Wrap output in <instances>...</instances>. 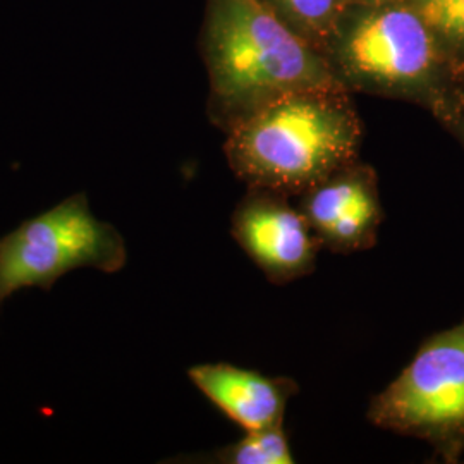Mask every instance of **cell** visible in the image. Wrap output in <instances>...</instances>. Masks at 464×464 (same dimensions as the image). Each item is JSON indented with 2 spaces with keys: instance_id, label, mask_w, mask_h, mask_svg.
<instances>
[{
  "instance_id": "6da1fadb",
  "label": "cell",
  "mask_w": 464,
  "mask_h": 464,
  "mask_svg": "<svg viewBox=\"0 0 464 464\" xmlns=\"http://www.w3.org/2000/svg\"><path fill=\"white\" fill-rule=\"evenodd\" d=\"M199 53L207 116L222 133L284 95L343 86L324 55L260 0H205Z\"/></svg>"
},
{
  "instance_id": "7a4b0ae2",
  "label": "cell",
  "mask_w": 464,
  "mask_h": 464,
  "mask_svg": "<svg viewBox=\"0 0 464 464\" xmlns=\"http://www.w3.org/2000/svg\"><path fill=\"white\" fill-rule=\"evenodd\" d=\"M344 86L301 90L234 124L224 153L246 184L299 197L360 159L363 122Z\"/></svg>"
},
{
  "instance_id": "3957f363",
  "label": "cell",
  "mask_w": 464,
  "mask_h": 464,
  "mask_svg": "<svg viewBox=\"0 0 464 464\" xmlns=\"http://www.w3.org/2000/svg\"><path fill=\"white\" fill-rule=\"evenodd\" d=\"M322 55L351 93L415 103L442 126L463 103L430 30L406 0H354Z\"/></svg>"
},
{
  "instance_id": "277c9868",
  "label": "cell",
  "mask_w": 464,
  "mask_h": 464,
  "mask_svg": "<svg viewBox=\"0 0 464 464\" xmlns=\"http://www.w3.org/2000/svg\"><path fill=\"white\" fill-rule=\"evenodd\" d=\"M126 262L122 234L95 217L86 193H74L0 236V306L21 289L49 293L72 270L116 274Z\"/></svg>"
},
{
  "instance_id": "5b68a950",
  "label": "cell",
  "mask_w": 464,
  "mask_h": 464,
  "mask_svg": "<svg viewBox=\"0 0 464 464\" xmlns=\"http://www.w3.org/2000/svg\"><path fill=\"white\" fill-rule=\"evenodd\" d=\"M366 418L382 430L427 442L444 463L464 454V318L437 332L370 401Z\"/></svg>"
},
{
  "instance_id": "8992f818",
  "label": "cell",
  "mask_w": 464,
  "mask_h": 464,
  "mask_svg": "<svg viewBox=\"0 0 464 464\" xmlns=\"http://www.w3.org/2000/svg\"><path fill=\"white\" fill-rule=\"evenodd\" d=\"M231 234L266 279L279 285L310 276L322 249L298 205L260 188H248L236 205Z\"/></svg>"
},
{
  "instance_id": "52a82bcc",
  "label": "cell",
  "mask_w": 464,
  "mask_h": 464,
  "mask_svg": "<svg viewBox=\"0 0 464 464\" xmlns=\"http://www.w3.org/2000/svg\"><path fill=\"white\" fill-rule=\"evenodd\" d=\"M296 198L322 249L349 255L375 246L383 210L377 170L370 164L358 159Z\"/></svg>"
},
{
  "instance_id": "ba28073f",
  "label": "cell",
  "mask_w": 464,
  "mask_h": 464,
  "mask_svg": "<svg viewBox=\"0 0 464 464\" xmlns=\"http://www.w3.org/2000/svg\"><path fill=\"white\" fill-rule=\"evenodd\" d=\"M188 377L218 411L245 431L284 425L285 408L299 391L289 377H268L229 363L191 366Z\"/></svg>"
},
{
  "instance_id": "9c48e42d",
  "label": "cell",
  "mask_w": 464,
  "mask_h": 464,
  "mask_svg": "<svg viewBox=\"0 0 464 464\" xmlns=\"http://www.w3.org/2000/svg\"><path fill=\"white\" fill-rule=\"evenodd\" d=\"M308 45L325 49L337 21L354 0H260Z\"/></svg>"
},
{
  "instance_id": "30bf717a",
  "label": "cell",
  "mask_w": 464,
  "mask_h": 464,
  "mask_svg": "<svg viewBox=\"0 0 464 464\" xmlns=\"http://www.w3.org/2000/svg\"><path fill=\"white\" fill-rule=\"evenodd\" d=\"M423 19L464 102V0H406ZM461 107V105H459Z\"/></svg>"
},
{
  "instance_id": "8fae6325",
  "label": "cell",
  "mask_w": 464,
  "mask_h": 464,
  "mask_svg": "<svg viewBox=\"0 0 464 464\" xmlns=\"http://www.w3.org/2000/svg\"><path fill=\"white\" fill-rule=\"evenodd\" d=\"M207 463L293 464V450L284 425L268 430L245 431V435L226 448L207 454Z\"/></svg>"
},
{
  "instance_id": "7c38bea8",
  "label": "cell",
  "mask_w": 464,
  "mask_h": 464,
  "mask_svg": "<svg viewBox=\"0 0 464 464\" xmlns=\"http://www.w3.org/2000/svg\"><path fill=\"white\" fill-rule=\"evenodd\" d=\"M444 128L454 134V138L464 147V102L461 103V107L444 124Z\"/></svg>"
},
{
  "instance_id": "4fadbf2b",
  "label": "cell",
  "mask_w": 464,
  "mask_h": 464,
  "mask_svg": "<svg viewBox=\"0 0 464 464\" xmlns=\"http://www.w3.org/2000/svg\"><path fill=\"white\" fill-rule=\"evenodd\" d=\"M362 2H375V0H362Z\"/></svg>"
}]
</instances>
